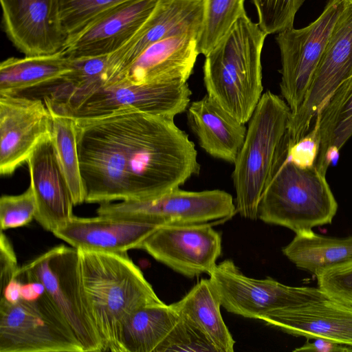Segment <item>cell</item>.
Segmentation results:
<instances>
[{
	"instance_id": "obj_12",
	"label": "cell",
	"mask_w": 352,
	"mask_h": 352,
	"mask_svg": "<svg viewBox=\"0 0 352 352\" xmlns=\"http://www.w3.org/2000/svg\"><path fill=\"white\" fill-rule=\"evenodd\" d=\"M352 74V0H344L305 98L287 126L290 145L310 131L317 116L339 85Z\"/></svg>"
},
{
	"instance_id": "obj_20",
	"label": "cell",
	"mask_w": 352,
	"mask_h": 352,
	"mask_svg": "<svg viewBox=\"0 0 352 352\" xmlns=\"http://www.w3.org/2000/svg\"><path fill=\"white\" fill-rule=\"evenodd\" d=\"M161 226L141 219L74 216L52 233L76 249L123 253L138 249L143 241Z\"/></svg>"
},
{
	"instance_id": "obj_18",
	"label": "cell",
	"mask_w": 352,
	"mask_h": 352,
	"mask_svg": "<svg viewBox=\"0 0 352 352\" xmlns=\"http://www.w3.org/2000/svg\"><path fill=\"white\" fill-rule=\"evenodd\" d=\"M159 0H129L97 17L67 38L63 48L69 58L111 54L142 27Z\"/></svg>"
},
{
	"instance_id": "obj_15",
	"label": "cell",
	"mask_w": 352,
	"mask_h": 352,
	"mask_svg": "<svg viewBox=\"0 0 352 352\" xmlns=\"http://www.w3.org/2000/svg\"><path fill=\"white\" fill-rule=\"evenodd\" d=\"M205 0H159L139 31L126 44L109 54L108 67L95 85L104 84L122 72L148 47L186 34L199 36Z\"/></svg>"
},
{
	"instance_id": "obj_4",
	"label": "cell",
	"mask_w": 352,
	"mask_h": 352,
	"mask_svg": "<svg viewBox=\"0 0 352 352\" xmlns=\"http://www.w3.org/2000/svg\"><path fill=\"white\" fill-rule=\"evenodd\" d=\"M291 109L270 91L262 94L247 127L243 144L234 163L236 209L246 219H258V206L278 159L288 145Z\"/></svg>"
},
{
	"instance_id": "obj_16",
	"label": "cell",
	"mask_w": 352,
	"mask_h": 352,
	"mask_svg": "<svg viewBox=\"0 0 352 352\" xmlns=\"http://www.w3.org/2000/svg\"><path fill=\"white\" fill-rule=\"evenodd\" d=\"M5 32L25 56L50 54L63 50L67 36L58 0H0Z\"/></svg>"
},
{
	"instance_id": "obj_10",
	"label": "cell",
	"mask_w": 352,
	"mask_h": 352,
	"mask_svg": "<svg viewBox=\"0 0 352 352\" xmlns=\"http://www.w3.org/2000/svg\"><path fill=\"white\" fill-rule=\"evenodd\" d=\"M221 306L228 312L260 320L265 314L327 296L313 287H294L272 278L256 279L243 274L232 260L217 264L209 274Z\"/></svg>"
},
{
	"instance_id": "obj_32",
	"label": "cell",
	"mask_w": 352,
	"mask_h": 352,
	"mask_svg": "<svg viewBox=\"0 0 352 352\" xmlns=\"http://www.w3.org/2000/svg\"><path fill=\"white\" fill-rule=\"evenodd\" d=\"M305 0H252L260 28L267 34L294 28L296 12Z\"/></svg>"
},
{
	"instance_id": "obj_8",
	"label": "cell",
	"mask_w": 352,
	"mask_h": 352,
	"mask_svg": "<svg viewBox=\"0 0 352 352\" xmlns=\"http://www.w3.org/2000/svg\"><path fill=\"white\" fill-rule=\"evenodd\" d=\"M19 270L43 284L85 352L104 351L83 297L77 249L54 247Z\"/></svg>"
},
{
	"instance_id": "obj_9",
	"label": "cell",
	"mask_w": 352,
	"mask_h": 352,
	"mask_svg": "<svg viewBox=\"0 0 352 352\" xmlns=\"http://www.w3.org/2000/svg\"><path fill=\"white\" fill-rule=\"evenodd\" d=\"M343 6L344 0H329L314 22L300 29L285 30L276 36L281 58L280 94L292 112L305 98Z\"/></svg>"
},
{
	"instance_id": "obj_11",
	"label": "cell",
	"mask_w": 352,
	"mask_h": 352,
	"mask_svg": "<svg viewBox=\"0 0 352 352\" xmlns=\"http://www.w3.org/2000/svg\"><path fill=\"white\" fill-rule=\"evenodd\" d=\"M236 212L232 195L224 190L186 191L179 188L153 199L100 204L97 209L100 216L141 219L162 225L223 221Z\"/></svg>"
},
{
	"instance_id": "obj_27",
	"label": "cell",
	"mask_w": 352,
	"mask_h": 352,
	"mask_svg": "<svg viewBox=\"0 0 352 352\" xmlns=\"http://www.w3.org/2000/svg\"><path fill=\"white\" fill-rule=\"evenodd\" d=\"M282 252L297 267L318 276L352 261V236L334 238L315 233L296 234Z\"/></svg>"
},
{
	"instance_id": "obj_19",
	"label": "cell",
	"mask_w": 352,
	"mask_h": 352,
	"mask_svg": "<svg viewBox=\"0 0 352 352\" xmlns=\"http://www.w3.org/2000/svg\"><path fill=\"white\" fill-rule=\"evenodd\" d=\"M260 320L292 336L352 346V305L329 296L271 311Z\"/></svg>"
},
{
	"instance_id": "obj_2",
	"label": "cell",
	"mask_w": 352,
	"mask_h": 352,
	"mask_svg": "<svg viewBox=\"0 0 352 352\" xmlns=\"http://www.w3.org/2000/svg\"><path fill=\"white\" fill-rule=\"evenodd\" d=\"M83 297L104 351L122 352L120 332L139 307L162 301L127 252L77 249Z\"/></svg>"
},
{
	"instance_id": "obj_33",
	"label": "cell",
	"mask_w": 352,
	"mask_h": 352,
	"mask_svg": "<svg viewBox=\"0 0 352 352\" xmlns=\"http://www.w3.org/2000/svg\"><path fill=\"white\" fill-rule=\"evenodd\" d=\"M36 203L32 187L18 195H3L0 199L1 231L23 227L32 221Z\"/></svg>"
},
{
	"instance_id": "obj_22",
	"label": "cell",
	"mask_w": 352,
	"mask_h": 352,
	"mask_svg": "<svg viewBox=\"0 0 352 352\" xmlns=\"http://www.w3.org/2000/svg\"><path fill=\"white\" fill-rule=\"evenodd\" d=\"M188 125L199 146L213 157L234 164L247 127L208 94L187 108Z\"/></svg>"
},
{
	"instance_id": "obj_28",
	"label": "cell",
	"mask_w": 352,
	"mask_h": 352,
	"mask_svg": "<svg viewBox=\"0 0 352 352\" xmlns=\"http://www.w3.org/2000/svg\"><path fill=\"white\" fill-rule=\"evenodd\" d=\"M46 106L52 118V141L56 156L74 204H82L85 202L86 190L80 170L77 120L73 116Z\"/></svg>"
},
{
	"instance_id": "obj_3",
	"label": "cell",
	"mask_w": 352,
	"mask_h": 352,
	"mask_svg": "<svg viewBox=\"0 0 352 352\" xmlns=\"http://www.w3.org/2000/svg\"><path fill=\"white\" fill-rule=\"evenodd\" d=\"M267 35L245 11L205 56L207 94L243 124L262 96L261 52Z\"/></svg>"
},
{
	"instance_id": "obj_24",
	"label": "cell",
	"mask_w": 352,
	"mask_h": 352,
	"mask_svg": "<svg viewBox=\"0 0 352 352\" xmlns=\"http://www.w3.org/2000/svg\"><path fill=\"white\" fill-rule=\"evenodd\" d=\"M314 124L318 126L320 144L316 166L326 174L352 136V74L332 94Z\"/></svg>"
},
{
	"instance_id": "obj_23",
	"label": "cell",
	"mask_w": 352,
	"mask_h": 352,
	"mask_svg": "<svg viewBox=\"0 0 352 352\" xmlns=\"http://www.w3.org/2000/svg\"><path fill=\"white\" fill-rule=\"evenodd\" d=\"M70 60L61 50L50 54L10 57L0 65V95H20L63 80Z\"/></svg>"
},
{
	"instance_id": "obj_31",
	"label": "cell",
	"mask_w": 352,
	"mask_h": 352,
	"mask_svg": "<svg viewBox=\"0 0 352 352\" xmlns=\"http://www.w3.org/2000/svg\"><path fill=\"white\" fill-rule=\"evenodd\" d=\"M179 318L155 352L214 351L217 348L190 320L179 314Z\"/></svg>"
},
{
	"instance_id": "obj_1",
	"label": "cell",
	"mask_w": 352,
	"mask_h": 352,
	"mask_svg": "<svg viewBox=\"0 0 352 352\" xmlns=\"http://www.w3.org/2000/svg\"><path fill=\"white\" fill-rule=\"evenodd\" d=\"M76 120L87 203L155 198L200 173L195 144L173 118L129 109Z\"/></svg>"
},
{
	"instance_id": "obj_26",
	"label": "cell",
	"mask_w": 352,
	"mask_h": 352,
	"mask_svg": "<svg viewBox=\"0 0 352 352\" xmlns=\"http://www.w3.org/2000/svg\"><path fill=\"white\" fill-rule=\"evenodd\" d=\"M173 304L151 303L133 311L122 324V352H155L179 318Z\"/></svg>"
},
{
	"instance_id": "obj_21",
	"label": "cell",
	"mask_w": 352,
	"mask_h": 352,
	"mask_svg": "<svg viewBox=\"0 0 352 352\" xmlns=\"http://www.w3.org/2000/svg\"><path fill=\"white\" fill-rule=\"evenodd\" d=\"M27 163L36 203L34 219L47 231L54 232L74 215L69 186L58 163L52 135L43 139Z\"/></svg>"
},
{
	"instance_id": "obj_14",
	"label": "cell",
	"mask_w": 352,
	"mask_h": 352,
	"mask_svg": "<svg viewBox=\"0 0 352 352\" xmlns=\"http://www.w3.org/2000/svg\"><path fill=\"white\" fill-rule=\"evenodd\" d=\"M52 135L44 100L25 95H0V173L12 175L38 144Z\"/></svg>"
},
{
	"instance_id": "obj_17",
	"label": "cell",
	"mask_w": 352,
	"mask_h": 352,
	"mask_svg": "<svg viewBox=\"0 0 352 352\" xmlns=\"http://www.w3.org/2000/svg\"><path fill=\"white\" fill-rule=\"evenodd\" d=\"M198 36L195 34H186L155 43L116 77L104 84L74 92L118 85L186 82L199 54Z\"/></svg>"
},
{
	"instance_id": "obj_34",
	"label": "cell",
	"mask_w": 352,
	"mask_h": 352,
	"mask_svg": "<svg viewBox=\"0 0 352 352\" xmlns=\"http://www.w3.org/2000/svg\"><path fill=\"white\" fill-rule=\"evenodd\" d=\"M316 278L318 287L327 295L352 305V261L326 270Z\"/></svg>"
},
{
	"instance_id": "obj_13",
	"label": "cell",
	"mask_w": 352,
	"mask_h": 352,
	"mask_svg": "<svg viewBox=\"0 0 352 352\" xmlns=\"http://www.w3.org/2000/svg\"><path fill=\"white\" fill-rule=\"evenodd\" d=\"M211 222L166 224L156 229L138 249L188 278L208 275L221 254V236Z\"/></svg>"
},
{
	"instance_id": "obj_5",
	"label": "cell",
	"mask_w": 352,
	"mask_h": 352,
	"mask_svg": "<svg viewBox=\"0 0 352 352\" xmlns=\"http://www.w3.org/2000/svg\"><path fill=\"white\" fill-rule=\"evenodd\" d=\"M279 157L261 197L258 218L268 224L287 228L296 234L329 224L336 214L338 203L326 174L316 165L301 167Z\"/></svg>"
},
{
	"instance_id": "obj_36",
	"label": "cell",
	"mask_w": 352,
	"mask_h": 352,
	"mask_svg": "<svg viewBox=\"0 0 352 352\" xmlns=\"http://www.w3.org/2000/svg\"><path fill=\"white\" fill-rule=\"evenodd\" d=\"M19 267L13 247L3 233L1 231L0 238V276L1 287L6 285L15 275Z\"/></svg>"
},
{
	"instance_id": "obj_37",
	"label": "cell",
	"mask_w": 352,
	"mask_h": 352,
	"mask_svg": "<svg viewBox=\"0 0 352 352\" xmlns=\"http://www.w3.org/2000/svg\"><path fill=\"white\" fill-rule=\"evenodd\" d=\"M295 352H352V346L331 340L316 338L310 342L309 339L300 346L296 348Z\"/></svg>"
},
{
	"instance_id": "obj_30",
	"label": "cell",
	"mask_w": 352,
	"mask_h": 352,
	"mask_svg": "<svg viewBox=\"0 0 352 352\" xmlns=\"http://www.w3.org/2000/svg\"><path fill=\"white\" fill-rule=\"evenodd\" d=\"M127 1L129 0H58L60 21L67 38Z\"/></svg>"
},
{
	"instance_id": "obj_35",
	"label": "cell",
	"mask_w": 352,
	"mask_h": 352,
	"mask_svg": "<svg viewBox=\"0 0 352 352\" xmlns=\"http://www.w3.org/2000/svg\"><path fill=\"white\" fill-rule=\"evenodd\" d=\"M318 126L314 124L307 135L288 147L287 159L301 167L316 165L319 151Z\"/></svg>"
},
{
	"instance_id": "obj_6",
	"label": "cell",
	"mask_w": 352,
	"mask_h": 352,
	"mask_svg": "<svg viewBox=\"0 0 352 352\" xmlns=\"http://www.w3.org/2000/svg\"><path fill=\"white\" fill-rule=\"evenodd\" d=\"M19 278L20 300H0V352H85L43 284Z\"/></svg>"
},
{
	"instance_id": "obj_7",
	"label": "cell",
	"mask_w": 352,
	"mask_h": 352,
	"mask_svg": "<svg viewBox=\"0 0 352 352\" xmlns=\"http://www.w3.org/2000/svg\"><path fill=\"white\" fill-rule=\"evenodd\" d=\"M191 95L187 82H167L98 87L46 98L45 102L76 119L129 109L174 118L187 109Z\"/></svg>"
},
{
	"instance_id": "obj_25",
	"label": "cell",
	"mask_w": 352,
	"mask_h": 352,
	"mask_svg": "<svg viewBox=\"0 0 352 352\" xmlns=\"http://www.w3.org/2000/svg\"><path fill=\"white\" fill-rule=\"evenodd\" d=\"M173 305L206 335L218 352L234 351L235 342L221 316V301L210 278H202Z\"/></svg>"
},
{
	"instance_id": "obj_29",
	"label": "cell",
	"mask_w": 352,
	"mask_h": 352,
	"mask_svg": "<svg viewBox=\"0 0 352 352\" xmlns=\"http://www.w3.org/2000/svg\"><path fill=\"white\" fill-rule=\"evenodd\" d=\"M245 0H205L197 40L199 54H208L245 12Z\"/></svg>"
}]
</instances>
